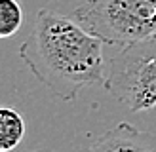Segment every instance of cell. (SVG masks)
Instances as JSON below:
<instances>
[{"instance_id": "277c9868", "label": "cell", "mask_w": 156, "mask_h": 152, "mask_svg": "<svg viewBox=\"0 0 156 152\" xmlns=\"http://www.w3.org/2000/svg\"><path fill=\"white\" fill-rule=\"evenodd\" d=\"M86 152H156V135L120 122L95 137Z\"/></svg>"}, {"instance_id": "3957f363", "label": "cell", "mask_w": 156, "mask_h": 152, "mask_svg": "<svg viewBox=\"0 0 156 152\" xmlns=\"http://www.w3.org/2000/svg\"><path fill=\"white\" fill-rule=\"evenodd\" d=\"M103 88L129 112L156 106V34L122 48L107 63Z\"/></svg>"}, {"instance_id": "52a82bcc", "label": "cell", "mask_w": 156, "mask_h": 152, "mask_svg": "<svg viewBox=\"0 0 156 152\" xmlns=\"http://www.w3.org/2000/svg\"><path fill=\"white\" fill-rule=\"evenodd\" d=\"M25 152H55L51 148H34V150H25Z\"/></svg>"}, {"instance_id": "6da1fadb", "label": "cell", "mask_w": 156, "mask_h": 152, "mask_svg": "<svg viewBox=\"0 0 156 152\" xmlns=\"http://www.w3.org/2000/svg\"><path fill=\"white\" fill-rule=\"evenodd\" d=\"M105 42L76 19L53 10L36 13L19 59L61 101H74L86 88L105 82Z\"/></svg>"}, {"instance_id": "5b68a950", "label": "cell", "mask_w": 156, "mask_h": 152, "mask_svg": "<svg viewBox=\"0 0 156 152\" xmlns=\"http://www.w3.org/2000/svg\"><path fill=\"white\" fill-rule=\"evenodd\" d=\"M25 137V120L13 106L0 105V152H13Z\"/></svg>"}, {"instance_id": "8992f818", "label": "cell", "mask_w": 156, "mask_h": 152, "mask_svg": "<svg viewBox=\"0 0 156 152\" xmlns=\"http://www.w3.org/2000/svg\"><path fill=\"white\" fill-rule=\"evenodd\" d=\"M23 25V8L17 0H0V40L12 38Z\"/></svg>"}, {"instance_id": "7a4b0ae2", "label": "cell", "mask_w": 156, "mask_h": 152, "mask_svg": "<svg viewBox=\"0 0 156 152\" xmlns=\"http://www.w3.org/2000/svg\"><path fill=\"white\" fill-rule=\"evenodd\" d=\"M74 19L107 46L126 48L156 34V0H84Z\"/></svg>"}]
</instances>
